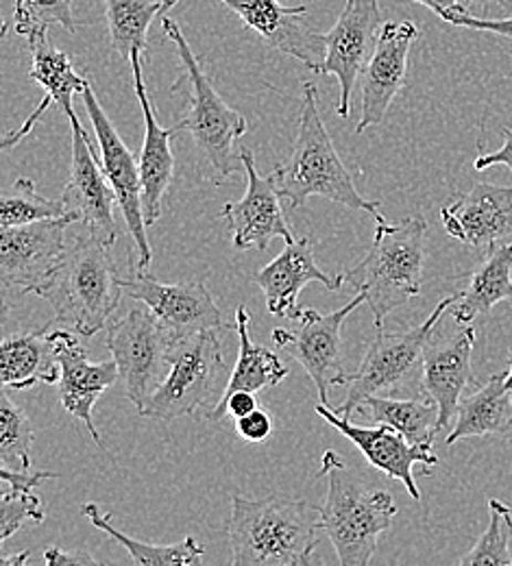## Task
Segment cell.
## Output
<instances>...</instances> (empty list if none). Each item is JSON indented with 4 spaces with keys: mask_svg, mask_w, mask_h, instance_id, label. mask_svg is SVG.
<instances>
[{
    "mask_svg": "<svg viewBox=\"0 0 512 566\" xmlns=\"http://www.w3.org/2000/svg\"><path fill=\"white\" fill-rule=\"evenodd\" d=\"M323 534L321 507L305 499H231L227 541L233 566H307Z\"/></svg>",
    "mask_w": 512,
    "mask_h": 566,
    "instance_id": "6da1fadb",
    "label": "cell"
},
{
    "mask_svg": "<svg viewBox=\"0 0 512 566\" xmlns=\"http://www.w3.org/2000/svg\"><path fill=\"white\" fill-rule=\"evenodd\" d=\"M273 177L280 197L291 201V210L305 206L312 197H323L347 210L373 213L377 222L386 220L379 213V203L358 192L349 168L341 159L321 118L318 90L312 81L303 83L293 155L273 168Z\"/></svg>",
    "mask_w": 512,
    "mask_h": 566,
    "instance_id": "7a4b0ae2",
    "label": "cell"
},
{
    "mask_svg": "<svg viewBox=\"0 0 512 566\" xmlns=\"http://www.w3.org/2000/svg\"><path fill=\"white\" fill-rule=\"evenodd\" d=\"M123 292L125 277L112 258V244L87 233L66 247L55 277L38 296L51 303L58 323L92 338L109 325Z\"/></svg>",
    "mask_w": 512,
    "mask_h": 566,
    "instance_id": "3957f363",
    "label": "cell"
},
{
    "mask_svg": "<svg viewBox=\"0 0 512 566\" xmlns=\"http://www.w3.org/2000/svg\"><path fill=\"white\" fill-rule=\"evenodd\" d=\"M428 222L424 216L406 218L397 224L379 220L365 260L343 273L345 285L365 294L377 329L390 312L421 292Z\"/></svg>",
    "mask_w": 512,
    "mask_h": 566,
    "instance_id": "277c9868",
    "label": "cell"
},
{
    "mask_svg": "<svg viewBox=\"0 0 512 566\" xmlns=\"http://www.w3.org/2000/svg\"><path fill=\"white\" fill-rule=\"evenodd\" d=\"M321 475L327 482V499L321 507L323 527L338 554V563L368 565L377 552L379 536L397 516L393 496L388 491L366 486L332 449L321 458Z\"/></svg>",
    "mask_w": 512,
    "mask_h": 566,
    "instance_id": "5b68a950",
    "label": "cell"
},
{
    "mask_svg": "<svg viewBox=\"0 0 512 566\" xmlns=\"http://www.w3.org/2000/svg\"><path fill=\"white\" fill-rule=\"evenodd\" d=\"M161 24L184 64V78L190 83V105L181 125L192 136L199 153L210 166L212 181L220 184L227 177L244 170L236 142L247 134V118L222 101L212 81L201 71L199 60L179 24L170 18H164Z\"/></svg>",
    "mask_w": 512,
    "mask_h": 566,
    "instance_id": "8992f818",
    "label": "cell"
},
{
    "mask_svg": "<svg viewBox=\"0 0 512 566\" xmlns=\"http://www.w3.org/2000/svg\"><path fill=\"white\" fill-rule=\"evenodd\" d=\"M453 301L456 294L442 298L419 327L395 334L377 332V336L366 347L361 368L352 375H345L343 386H347V399L334 408V412L352 419L366 397L421 384L426 343L435 334L442 314L453 305Z\"/></svg>",
    "mask_w": 512,
    "mask_h": 566,
    "instance_id": "52a82bcc",
    "label": "cell"
},
{
    "mask_svg": "<svg viewBox=\"0 0 512 566\" xmlns=\"http://www.w3.org/2000/svg\"><path fill=\"white\" fill-rule=\"evenodd\" d=\"M224 368L219 332H199L175 340L166 379L138 412L147 419L170 423L199 410H212Z\"/></svg>",
    "mask_w": 512,
    "mask_h": 566,
    "instance_id": "ba28073f",
    "label": "cell"
},
{
    "mask_svg": "<svg viewBox=\"0 0 512 566\" xmlns=\"http://www.w3.org/2000/svg\"><path fill=\"white\" fill-rule=\"evenodd\" d=\"M105 345L118 364L127 399L143 410L170 370L175 338L143 303L107 325Z\"/></svg>",
    "mask_w": 512,
    "mask_h": 566,
    "instance_id": "9c48e42d",
    "label": "cell"
},
{
    "mask_svg": "<svg viewBox=\"0 0 512 566\" xmlns=\"http://www.w3.org/2000/svg\"><path fill=\"white\" fill-rule=\"evenodd\" d=\"M366 303L365 294H356L347 305L332 314H321L312 307L301 310L293 329H275L273 343L280 352L299 361L316 386L323 403L330 401V388L343 386V323L352 312Z\"/></svg>",
    "mask_w": 512,
    "mask_h": 566,
    "instance_id": "30bf717a",
    "label": "cell"
},
{
    "mask_svg": "<svg viewBox=\"0 0 512 566\" xmlns=\"http://www.w3.org/2000/svg\"><path fill=\"white\" fill-rule=\"evenodd\" d=\"M73 218H51L0 231V280L18 294H40L55 277L66 253Z\"/></svg>",
    "mask_w": 512,
    "mask_h": 566,
    "instance_id": "8fae6325",
    "label": "cell"
},
{
    "mask_svg": "<svg viewBox=\"0 0 512 566\" xmlns=\"http://www.w3.org/2000/svg\"><path fill=\"white\" fill-rule=\"evenodd\" d=\"M83 105L90 116V123L94 127V136L101 148V168L109 181V186L116 192L118 208L127 222V229L136 242L138 251V269L148 271L153 253L148 244L147 222L143 212V179H140V164L136 161V155L127 148V144L118 136L116 127L112 125L109 116L101 107L92 85L87 83L83 94Z\"/></svg>",
    "mask_w": 512,
    "mask_h": 566,
    "instance_id": "7c38bea8",
    "label": "cell"
},
{
    "mask_svg": "<svg viewBox=\"0 0 512 566\" xmlns=\"http://www.w3.org/2000/svg\"><path fill=\"white\" fill-rule=\"evenodd\" d=\"M379 0H347L341 18L325 38V60L314 74H330L341 83L338 116H352V94L382 33Z\"/></svg>",
    "mask_w": 512,
    "mask_h": 566,
    "instance_id": "4fadbf2b",
    "label": "cell"
},
{
    "mask_svg": "<svg viewBox=\"0 0 512 566\" xmlns=\"http://www.w3.org/2000/svg\"><path fill=\"white\" fill-rule=\"evenodd\" d=\"M125 292L145 303L175 340L227 329L219 305L203 282L161 283L136 269L134 277L125 280Z\"/></svg>",
    "mask_w": 512,
    "mask_h": 566,
    "instance_id": "5bb4252c",
    "label": "cell"
},
{
    "mask_svg": "<svg viewBox=\"0 0 512 566\" xmlns=\"http://www.w3.org/2000/svg\"><path fill=\"white\" fill-rule=\"evenodd\" d=\"M240 157L247 172V192L240 201L224 203L220 210V218L229 224L233 247L240 251H267L275 238L291 242L294 240L293 231L282 212V197L273 172L260 175L255 168V155L249 148H242Z\"/></svg>",
    "mask_w": 512,
    "mask_h": 566,
    "instance_id": "9a60e30c",
    "label": "cell"
},
{
    "mask_svg": "<svg viewBox=\"0 0 512 566\" xmlns=\"http://www.w3.org/2000/svg\"><path fill=\"white\" fill-rule=\"evenodd\" d=\"M73 125V159L71 177L64 188L62 201L73 216L74 222H83L87 233L112 244L118 240V224L114 218V208L118 203L114 188L109 186L103 168L98 166L94 150L90 146V136L83 132L79 118Z\"/></svg>",
    "mask_w": 512,
    "mask_h": 566,
    "instance_id": "2e32d148",
    "label": "cell"
},
{
    "mask_svg": "<svg viewBox=\"0 0 512 566\" xmlns=\"http://www.w3.org/2000/svg\"><path fill=\"white\" fill-rule=\"evenodd\" d=\"M314 410L321 419H325L334 429H338L352 444H356L370 467H375L390 480L401 482L415 501L421 499V491L415 480V467L417 464L435 467L439 458L432 453V449L408 442L399 431H395L388 424H379V427L354 424L352 419L336 415L334 408H330L323 401Z\"/></svg>",
    "mask_w": 512,
    "mask_h": 566,
    "instance_id": "e0dca14e",
    "label": "cell"
},
{
    "mask_svg": "<svg viewBox=\"0 0 512 566\" xmlns=\"http://www.w3.org/2000/svg\"><path fill=\"white\" fill-rule=\"evenodd\" d=\"M419 29L415 22H386L377 38L375 51L366 64L363 83V118L356 127L358 134L368 127L379 125L408 76V60L412 42L417 40Z\"/></svg>",
    "mask_w": 512,
    "mask_h": 566,
    "instance_id": "ac0fdd59",
    "label": "cell"
},
{
    "mask_svg": "<svg viewBox=\"0 0 512 566\" xmlns=\"http://www.w3.org/2000/svg\"><path fill=\"white\" fill-rule=\"evenodd\" d=\"M247 29L255 31L273 49L299 60L310 71H318L325 60V38L312 31L303 15L305 4L284 7L280 0H220Z\"/></svg>",
    "mask_w": 512,
    "mask_h": 566,
    "instance_id": "d6986e66",
    "label": "cell"
},
{
    "mask_svg": "<svg viewBox=\"0 0 512 566\" xmlns=\"http://www.w3.org/2000/svg\"><path fill=\"white\" fill-rule=\"evenodd\" d=\"M445 231L476 249H491L512 235V184H476L440 210Z\"/></svg>",
    "mask_w": 512,
    "mask_h": 566,
    "instance_id": "ffe728a7",
    "label": "cell"
},
{
    "mask_svg": "<svg viewBox=\"0 0 512 566\" xmlns=\"http://www.w3.org/2000/svg\"><path fill=\"white\" fill-rule=\"evenodd\" d=\"M55 347H58V361H60V399L62 406L74 419L87 427L92 440L103 447L101 433L94 427L92 410L98 397L121 379L116 359L109 361H90L87 352L76 340V336L66 329H53Z\"/></svg>",
    "mask_w": 512,
    "mask_h": 566,
    "instance_id": "44dd1931",
    "label": "cell"
},
{
    "mask_svg": "<svg viewBox=\"0 0 512 566\" xmlns=\"http://www.w3.org/2000/svg\"><path fill=\"white\" fill-rule=\"evenodd\" d=\"M476 332L462 325L453 336L437 338L435 334L424 349V379L421 388L439 406V427H449L458 415L462 392L473 381L471 354Z\"/></svg>",
    "mask_w": 512,
    "mask_h": 566,
    "instance_id": "7402d4cb",
    "label": "cell"
},
{
    "mask_svg": "<svg viewBox=\"0 0 512 566\" xmlns=\"http://www.w3.org/2000/svg\"><path fill=\"white\" fill-rule=\"evenodd\" d=\"M132 72H134V87L140 101V109L145 116V142L140 150V179H143V212H145V222L155 224L161 218V203L164 197L173 184V172H175V157L170 142L173 138L184 132V125L177 123L173 127H161L153 103L148 98L145 76H143V62L145 57L140 53L132 55Z\"/></svg>",
    "mask_w": 512,
    "mask_h": 566,
    "instance_id": "603a6c76",
    "label": "cell"
},
{
    "mask_svg": "<svg viewBox=\"0 0 512 566\" xmlns=\"http://www.w3.org/2000/svg\"><path fill=\"white\" fill-rule=\"evenodd\" d=\"M310 282L323 283L327 290H341L345 285L343 275L330 277L316 264L310 238H294L286 242V249L255 275L269 312L289 321L301 314L299 294Z\"/></svg>",
    "mask_w": 512,
    "mask_h": 566,
    "instance_id": "cb8c5ba5",
    "label": "cell"
},
{
    "mask_svg": "<svg viewBox=\"0 0 512 566\" xmlns=\"http://www.w3.org/2000/svg\"><path fill=\"white\" fill-rule=\"evenodd\" d=\"M62 370L51 327L7 336L0 345V384L7 390H27L35 384H60Z\"/></svg>",
    "mask_w": 512,
    "mask_h": 566,
    "instance_id": "d4e9b609",
    "label": "cell"
},
{
    "mask_svg": "<svg viewBox=\"0 0 512 566\" xmlns=\"http://www.w3.org/2000/svg\"><path fill=\"white\" fill-rule=\"evenodd\" d=\"M506 298H512V244H495L469 273V285L456 292L451 314L456 323L471 325Z\"/></svg>",
    "mask_w": 512,
    "mask_h": 566,
    "instance_id": "484cf974",
    "label": "cell"
},
{
    "mask_svg": "<svg viewBox=\"0 0 512 566\" xmlns=\"http://www.w3.org/2000/svg\"><path fill=\"white\" fill-rule=\"evenodd\" d=\"M511 395L506 388V373L493 375L478 392L460 401L447 444L476 436H509L512 431Z\"/></svg>",
    "mask_w": 512,
    "mask_h": 566,
    "instance_id": "4316f807",
    "label": "cell"
},
{
    "mask_svg": "<svg viewBox=\"0 0 512 566\" xmlns=\"http://www.w3.org/2000/svg\"><path fill=\"white\" fill-rule=\"evenodd\" d=\"M249 323H251V316H249L247 307L240 305L236 310V332H238V340H240V352H238V361L231 370V377H229L220 399H224L238 390H251V392L269 390V388L280 386L289 377V368L280 355L267 347H260L251 340Z\"/></svg>",
    "mask_w": 512,
    "mask_h": 566,
    "instance_id": "83f0119b",
    "label": "cell"
},
{
    "mask_svg": "<svg viewBox=\"0 0 512 566\" xmlns=\"http://www.w3.org/2000/svg\"><path fill=\"white\" fill-rule=\"evenodd\" d=\"M377 424H388L399 431L408 442L432 449L440 431L439 406L428 399H390V397H366L358 408Z\"/></svg>",
    "mask_w": 512,
    "mask_h": 566,
    "instance_id": "f1b7e54d",
    "label": "cell"
},
{
    "mask_svg": "<svg viewBox=\"0 0 512 566\" xmlns=\"http://www.w3.org/2000/svg\"><path fill=\"white\" fill-rule=\"evenodd\" d=\"M31 49V72L29 76L46 92V96L66 114L69 120H74L73 98L83 94L87 78L74 71L73 62L66 53L55 49L49 40V33H40L29 38Z\"/></svg>",
    "mask_w": 512,
    "mask_h": 566,
    "instance_id": "f546056e",
    "label": "cell"
},
{
    "mask_svg": "<svg viewBox=\"0 0 512 566\" xmlns=\"http://www.w3.org/2000/svg\"><path fill=\"white\" fill-rule=\"evenodd\" d=\"M81 514L101 532L112 536L116 543H121L129 556L132 563L138 566H199L203 563L206 549L201 543L192 536H186L179 543L173 545H148L143 541H136L127 536L125 532L116 530L112 525V516L98 505V503H83Z\"/></svg>",
    "mask_w": 512,
    "mask_h": 566,
    "instance_id": "4dcf8cb0",
    "label": "cell"
},
{
    "mask_svg": "<svg viewBox=\"0 0 512 566\" xmlns=\"http://www.w3.org/2000/svg\"><path fill=\"white\" fill-rule=\"evenodd\" d=\"M109 40L123 60L140 53L147 60L148 29L153 20L170 9L166 0H103Z\"/></svg>",
    "mask_w": 512,
    "mask_h": 566,
    "instance_id": "1f68e13d",
    "label": "cell"
},
{
    "mask_svg": "<svg viewBox=\"0 0 512 566\" xmlns=\"http://www.w3.org/2000/svg\"><path fill=\"white\" fill-rule=\"evenodd\" d=\"M51 218H73L66 203L60 199H46L35 190V184L31 179H18L11 192H4L0 197V227H20L31 224L40 220ZM74 220V218H73Z\"/></svg>",
    "mask_w": 512,
    "mask_h": 566,
    "instance_id": "d6a6232c",
    "label": "cell"
},
{
    "mask_svg": "<svg viewBox=\"0 0 512 566\" xmlns=\"http://www.w3.org/2000/svg\"><path fill=\"white\" fill-rule=\"evenodd\" d=\"M489 527L473 545V549L458 560L462 566H512V518L509 505L498 499H489Z\"/></svg>",
    "mask_w": 512,
    "mask_h": 566,
    "instance_id": "836d02e7",
    "label": "cell"
},
{
    "mask_svg": "<svg viewBox=\"0 0 512 566\" xmlns=\"http://www.w3.org/2000/svg\"><path fill=\"white\" fill-rule=\"evenodd\" d=\"M35 440L33 424L9 399L7 388L0 395V460L2 467L20 462L22 471H31V447Z\"/></svg>",
    "mask_w": 512,
    "mask_h": 566,
    "instance_id": "e575fe53",
    "label": "cell"
},
{
    "mask_svg": "<svg viewBox=\"0 0 512 566\" xmlns=\"http://www.w3.org/2000/svg\"><path fill=\"white\" fill-rule=\"evenodd\" d=\"M53 24L74 33L73 0H15L13 29L22 38L49 33Z\"/></svg>",
    "mask_w": 512,
    "mask_h": 566,
    "instance_id": "d590c367",
    "label": "cell"
},
{
    "mask_svg": "<svg viewBox=\"0 0 512 566\" xmlns=\"http://www.w3.org/2000/svg\"><path fill=\"white\" fill-rule=\"evenodd\" d=\"M42 523L44 510L35 493L9 491L0 496V543L13 536L24 523Z\"/></svg>",
    "mask_w": 512,
    "mask_h": 566,
    "instance_id": "8d00e7d4",
    "label": "cell"
},
{
    "mask_svg": "<svg viewBox=\"0 0 512 566\" xmlns=\"http://www.w3.org/2000/svg\"><path fill=\"white\" fill-rule=\"evenodd\" d=\"M445 22L453 24V27H467V29H476V31H489L502 38L512 40V15L511 18H476L469 11L467 13H456L449 15Z\"/></svg>",
    "mask_w": 512,
    "mask_h": 566,
    "instance_id": "74e56055",
    "label": "cell"
},
{
    "mask_svg": "<svg viewBox=\"0 0 512 566\" xmlns=\"http://www.w3.org/2000/svg\"><path fill=\"white\" fill-rule=\"evenodd\" d=\"M236 431L247 442H264L273 431V421L262 408H258L251 415L236 419Z\"/></svg>",
    "mask_w": 512,
    "mask_h": 566,
    "instance_id": "f35d334b",
    "label": "cell"
},
{
    "mask_svg": "<svg viewBox=\"0 0 512 566\" xmlns=\"http://www.w3.org/2000/svg\"><path fill=\"white\" fill-rule=\"evenodd\" d=\"M58 473H46V471H35V473H29V471H11L9 467H2L0 471V480L7 482L11 486V491H27V493H33L40 484H44L46 480H55Z\"/></svg>",
    "mask_w": 512,
    "mask_h": 566,
    "instance_id": "ab89813d",
    "label": "cell"
},
{
    "mask_svg": "<svg viewBox=\"0 0 512 566\" xmlns=\"http://www.w3.org/2000/svg\"><path fill=\"white\" fill-rule=\"evenodd\" d=\"M493 166H506L512 170V129H504V144L495 153L480 155L476 159V170H487Z\"/></svg>",
    "mask_w": 512,
    "mask_h": 566,
    "instance_id": "60d3db41",
    "label": "cell"
},
{
    "mask_svg": "<svg viewBox=\"0 0 512 566\" xmlns=\"http://www.w3.org/2000/svg\"><path fill=\"white\" fill-rule=\"evenodd\" d=\"M415 2H421L426 4L428 9H432L437 15H440L442 20H447L449 15H456V13H467V4H471L473 0H415Z\"/></svg>",
    "mask_w": 512,
    "mask_h": 566,
    "instance_id": "b9f144b4",
    "label": "cell"
},
{
    "mask_svg": "<svg viewBox=\"0 0 512 566\" xmlns=\"http://www.w3.org/2000/svg\"><path fill=\"white\" fill-rule=\"evenodd\" d=\"M44 563L51 566L60 565H87V563H96L90 556H71L66 552H62L60 547H46L44 552Z\"/></svg>",
    "mask_w": 512,
    "mask_h": 566,
    "instance_id": "7bdbcfd3",
    "label": "cell"
},
{
    "mask_svg": "<svg viewBox=\"0 0 512 566\" xmlns=\"http://www.w3.org/2000/svg\"><path fill=\"white\" fill-rule=\"evenodd\" d=\"M29 558H31V549H27V552H22V554H13V556H9V558H2L0 566H24Z\"/></svg>",
    "mask_w": 512,
    "mask_h": 566,
    "instance_id": "ee69618b",
    "label": "cell"
},
{
    "mask_svg": "<svg viewBox=\"0 0 512 566\" xmlns=\"http://www.w3.org/2000/svg\"><path fill=\"white\" fill-rule=\"evenodd\" d=\"M473 2H491V4H498L512 13V0H473Z\"/></svg>",
    "mask_w": 512,
    "mask_h": 566,
    "instance_id": "f6af8a7d",
    "label": "cell"
},
{
    "mask_svg": "<svg viewBox=\"0 0 512 566\" xmlns=\"http://www.w3.org/2000/svg\"><path fill=\"white\" fill-rule=\"evenodd\" d=\"M506 388H509V392H512V361H511V370L506 373Z\"/></svg>",
    "mask_w": 512,
    "mask_h": 566,
    "instance_id": "bcb514c9",
    "label": "cell"
},
{
    "mask_svg": "<svg viewBox=\"0 0 512 566\" xmlns=\"http://www.w3.org/2000/svg\"><path fill=\"white\" fill-rule=\"evenodd\" d=\"M166 2H168V4H170V9H173V7H175L179 0H166Z\"/></svg>",
    "mask_w": 512,
    "mask_h": 566,
    "instance_id": "7dc6e473",
    "label": "cell"
},
{
    "mask_svg": "<svg viewBox=\"0 0 512 566\" xmlns=\"http://www.w3.org/2000/svg\"><path fill=\"white\" fill-rule=\"evenodd\" d=\"M506 438H509V444H511V447H512V431H511V433H509V436H506Z\"/></svg>",
    "mask_w": 512,
    "mask_h": 566,
    "instance_id": "c3c4849f",
    "label": "cell"
},
{
    "mask_svg": "<svg viewBox=\"0 0 512 566\" xmlns=\"http://www.w3.org/2000/svg\"><path fill=\"white\" fill-rule=\"evenodd\" d=\"M509 512H511V518H512V510H511V507H509Z\"/></svg>",
    "mask_w": 512,
    "mask_h": 566,
    "instance_id": "681fc988",
    "label": "cell"
}]
</instances>
